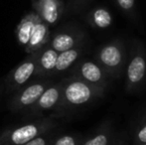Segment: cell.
Returning <instances> with one entry per match:
<instances>
[{
	"label": "cell",
	"mask_w": 146,
	"mask_h": 145,
	"mask_svg": "<svg viewBox=\"0 0 146 145\" xmlns=\"http://www.w3.org/2000/svg\"><path fill=\"white\" fill-rule=\"evenodd\" d=\"M71 75L81 79L92 85L108 91L110 87V77L94 60L80 59L71 69Z\"/></svg>",
	"instance_id": "obj_7"
},
{
	"label": "cell",
	"mask_w": 146,
	"mask_h": 145,
	"mask_svg": "<svg viewBox=\"0 0 146 145\" xmlns=\"http://www.w3.org/2000/svg\"><path fill=\"white\" fill-rule=\"evenodd\" d=\"M83 137L79 134H63L56 136L51 145H80Z\"/></svg>",
	"instance_id": "obj_18"
},
{
	"label": "cell",
	"mask_w": 146,
	"mask_h": 145,
	"mask_svg": "<svg viewBox=\"0 0 146 145\" xmlns=\"http://www.w3.org/2000/svg\"><path fill=\"white\" fill-rule=\"evenodd\" d=\"M40 18L35 12L28 13L27 15H25L22 18V20L18 24L15 31L16 39H17V42L20 46L25 47L28 44L30 36L32 34L33 28H34L35 24L37 23V21Z\"/></svg>",
	"instance_id": "obj_16"
},
{
	"label": "cell",
	"mask_w": 146,
	"mask_h": 145,
	"mask_svg": "<svg viewBox=\"0 0 146 145\" xmlns=\"http://www.w3.org/2000/svg\"><path fill=\"white\" fill-rule=\"evenodd\" d=\"M33 1H36V0H32V2H33Z\"/></svg>",
	"instance_id": "obj_26"
},
{
	"label": "cell",
	"mask_w": 146,
	"mask_h": 145,
	"mask_svg": "<svg viewBox=\"0 0 146 145\" xmlns=\"http://www.w3.org/2000/svg\"><path fill=\"white\" fill-rule=\"evenodd\" d=\"M110 145H129V138L125 132H116Z\"/></svg>",
	"instance_id": "obj_21"
},
{
	"label": "cell",
	"mask_w": 146,
	"mask_h": 145,
	"mask_svg": "<svg viewBox=\"0 0 146 145\" xmlns=\"http://www.w3.org/2000/svg\"><path fill=\"white\" fill-rule=\"evenodd\" d=\"M86 37V33L82 29L76 27L67 28L51 36L49 46L56 52L61 53L70 49L85 46Z\"/></svg>",
	"instance_id": "obj_9"
},
{
	"label": "cell",
	"mask_w": 146,
	"mask_h": 145,
	"mask_svg": "<svg viewBox=\"0 0 146 145\" xmlns=\"http://www.w3.org/2000/svg\"><path fill=\"white\" fill-rule=\"evenodd\" d=\"M94 61L104 69L110 79H120L124 75L127 62V47L123 40L114 38L96 50Z\"/></svg>",
	"instance_id": "obj_3"
},
{
	"label": "cell",
	"mask_w": 146,
	"mask_h": 145,
	"mask_svg": "<svg viewBox=\"0 0 146 145\" xmlns=\"http://www.w3.org/2000/svg\"><path fill=\"white\" fill-rule=\"evenodd\" d=\"M3 91H4V87H3V81H2V83H0V97H1Z\"/></svg>",
	"instance_id": "obj_23"
},
{
	"label": "cell",
	"mask_w": 146,
	"mask_h": 145,
	"mask_svg": "<svg viewBox=\"0 0 146 145\" xmlns=\"http://www.w3.org/2000/svg\"><path fill=\"white\" fill-rule=\"evenodd\" d=\"M50 26L44 21L39 19L33 28L32 34L30 36L29 42L24 48L27 54H32L34 52L41 50L49 44L51 39Z\"/></svg>",
	"instance_id": "obj_12"
},
{
	"label": "cell",
	"mask_w": 146,
	"mask_h": 145,
	"mask_svg": "<svg viewBox=\"0 0 146 145\" xmlns=\"http://www.w3.org/2000/svg\"><path fill=\"white\" fill-rule=\"evenodd\" d=\"M124 77L128 93L139 91L146 83V48L138 39H133L127 48Z\"/></svg>",
	"instance_id": "obj_4"
},
{
	"label": "cell",
	"mask_w": 146,
	"mask_h": 145,
	"mask_svg": "<svg viewBox=\"0 0 146 145\" xmlns=\"http://www.w3.org/2000/svg\"><path fill=\"white\" fill-rule=\"evenodd\" d=\"M37 56L38 51L28 54L20 64H18L6 75L3 79V87L6 95H12L35 77Z\"/></svg>",
	"instance_id": "obj_6"
},
{
	"label": "cell",
	"mask_w": 146,
	"mask_h": 145,
	"mask_svg": "<svg viewBox=\"0 0 146 145\" xmlns=\"http://www.w3.org/2000/svg\"><path fill=\"white\" fill-rule=\"evenodd\" d=\"M129 140L132 145L146 144V110L133 125Z\"/></svg>",
	"instance_id": "obj_17"
},
{
	"label": "cell",
	"mask_w": 146,
	"mask_h": 145,
	"mask_svg": "<svg viewBox=\"0 0 146 145\" xmlns=\"http://www.w3.org/2000/svg\"><path fill=\"white\" fill-rule=\"evenodd\" d=\"M32 6L39 18L49 26L58 23L65 11L63 0H36Z\"/></svg>",
	"instance_id": "obj_10"
},
{
	"label": "cell",
	"mask_w": 146,
	"mask_h": 145,
	"mask_svg": "<svg viewBox=\"0 0 146 145\" xmlns=\"http://www.w3.org/2000/svg\"><path fill=\"white\" fill-rule=\"evenodd\" d=\"M57 57H58V52L51 48L49 44L39 50L36 61L35 77L50 79L56 65Z\"/></svg>",
	"instance_id": "obj_11"
},
{
	"label": "cell",
	"mask_w": 146,
	"mask_h": 145,
	"mask_svg": "<svg viewBox=\"0 0 146 145\" xmlns=\"http://www.w3.org/2000/svg\"><path fill=\"white\" fill-rule=\"evenodd\" d=\"M57 119L53 115L42 116L3 130L0 132V145H24L37 136L56 129L59 124Z\"/></svg>",
	"instance_id": "obj_2"
},
{
	"label": "cell",
	"mask_w": 146,
	"mask_h": 145,
	"mask_svg": "<svg viewBox=\"0 0 146 145\" xmlns=\"http://www.w3.org/2000/svg\"><path fill=\"white\" fill-rule=\"evenodd\" d=\"M87 21L94 29L106 30L112 25L113 18L110 11L106 7H96L88 12Z\"/></svg>",
	"instance_id": "obj_15"
},
{
	"label": "cell",
	"mask_w": 146,
	"mask_h": 145,
	"mask_svg": "<svg viewBox=\"0 0 146 145\" xmlns=\"http://www.w3.org/2000/svg\"><path fill=\"white\" fill-rule=\"evenodd\" d=\"M138 145H146V144H138Z\"/></svg>",
	"instance_id": "obj_25"
},
{
	"label": "cell",
	"mask_w": 146,
	"mask_h": 145,
	"mask_svg": "<svg viewBox=\"0 0 146 145\" xmlns=\"http://www.w3.org/2000/svg\"><path fill=\"white\" fill-rule=\"evenodd\" d=\"M61 81V99L58 107L52 114L56 118L66 115L70 111L88 105L106 97V91L73 75L64 77Z\"/></svg>",
	"instance_id": "obj_1"
},
{
	"label": "cell",
	"mask_w": 146,
	"mask_h": 145,
	"mask_svg": "<svg viewBox=\"0 0 146 145\" xmlns=\"http://www.w3.org/2000/svg\"><path fill=\"white\" fill-rule=\"evenodd\" d=\"M116 132L112 121H104L88 137L83 138L80 145H110Z\"/></svg>",
	"instance_id": "obj_14"
},
{
	"label": "cell",
	"mask_w": 146,
	"mask_h": 145,
	"mask_svg": "<svg viewBox=\"0 0 146 145\" xmlns=\"http://www.w3.org/2000/svg\"><path fill=\"white\" fill-rule=\"evenodd\" d=\"M55 137H56V135H55L54 130H53V131L47 132V133H44L42 135L37 136L34 139L30 140L24 145H51Z\"/></svg>",
	"instance_id": "obj_19"
},
{
	"label": "cell",
	"mask_w": 146,
	"mask_h": 145,
	"mask_svg": "<svg viewBox=\"0 0 146 145\" xmlns=\"http://www.w3.org/2000/svg\"><path fill=\"white\" fill-rule=\"evenodd\" d=\"M62 93V81H52L43 91L36 103L26 110V117L29 119H36L42 117L48 111H55L58 107Z\"/></svg>",
	"instance_id": "obj_8"
},
{
	"label": "cell",
	"mask_w": 146,
	"mask_h": 145,
	"mask_svg": "<svg viewBox=\"0 0 146 145\" xmlns=\"http://www.w3.org/2000/svg\"><path fill=\"white\" fill-rule=\"evenodd\" d=\"M85 51V46H81L58 53L56 65H55V68L52 72L51 77H59V75H63L64 73L67 72V71L71 70L72 67L82 58Z\"/></svg>",
	"instance_id": "obj_13"
},
{
	"label": "cell",
	"mask_w": 146,
	"mask_h": 145,
	"mask_svg": "<svg viewBox=\"0 0 146 145\" xmlns=\"http://www.w3.org/2000/svg\"><path fill=\"white\" fill-rule=\"evenodd\" d=\"M118 7L123 13L127 14L130 17L135 15V0H115Z\"/></svg>",
	"instance_id": "obj_20"
},
{
	"label": "cell",
	"mask_w": 146,
	"mask_h": 145,
	"mask_svg": "<svg viewBox=\"0 0 146 145\" xmlns=\"http://www.w3.org/2000/svg\"><path fill=\"white\" fill-rule=\"evenodd\" d=\"M92 0H75L73 4H72L71 8H73L75 11H80L83 8H85Z\"/></svg>",
	"instance_id": "obj_22"
},
{
	"label": "cell",
	"mask_w": 146,
	"mask_h": 145,
	"mask_svg": "<svg viewBox=\"0 0 146 145\" xmlns=\"http://www.w3.org/2000/svg\"><path fill=\"white\" fill-rule=\"evenodd\" d=\"M52 79L39 77V79L29 81L26 85L11 95L8 101V109L12 113L21 112L36 103L43 91L52 83Z\"/></svg>",
	"instance_id": "obj_5"
},
{
	"label": "cell",
	"mask_w": 146,
	"mask_h": 145,
	"mask_svg": "<svg viewBox=\"0 0 146 145\" xmlns=\"http://www.w3.org/2000/svg\"><path fill=\"white\" fill-rule=\"evenodd\" d=\"M74 2H75V0H70V7H71V6H72V4H73Z\"/></svg>",
	"instance_id": "obj_24"
}]
</instances>
